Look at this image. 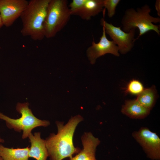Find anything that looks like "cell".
<instances>
[{"instance_id":"cell-19","label":"cell","mask_w":160,"mask_h":160,"mask_svg":"<svg viewBox=\"0 0 160 160\" xmlns=\"http://www.w3.org/2000/svg\"><path fill=\"white\" fill-rule=\"evenodd\" d=\"M155 7L159 17H160V0H156L155 3Z\"/></svg>"},{"instance_id":"cell-15","label":"cell","mask_w":160,"mask_h":160,"mask_svg":"<svg viewBox=\"0 0 160 160\" xmlns=\"http://www.w3.org/2000/svg\"><path fill=\"white\" fill-rule=\"evenodd\" d=\"M157 92L154 86L144 89L137 96L136 100L143 106L151 110L154 106Z\"/></svg>"},{"instance_id":"cell-3","label":"cell","mask_w":160,"mask_h":160,"mask_svg":"<svg viewBox=\"0 0 160 160\" xmlns=\"http://www.w3.org/2000/svg\"><path fill=\"white\" fill-rule=\"evenodd\" d=\"M151 9L147 4L137 8L136 10L132 8L126 9L121 21L122 30L128 33L132 29L138 28L139 34L135 39L136 40L151 31H155L159 36L160 25H155L153 23H159L160 18L151 16Z\"/></svg>"},{"instance_id":"cell-9","label":"cell","mask_w":160,"mask_h":160,"mask_svg":"<svg viewBox=\"0 0 160 160\" xmlns=\"http://www.w3.org/2000/svg\"><path fill=\"white\" fill-rule=\"evenodd\" d=\"M103 29L102 34L98 42L96 43L93 40L86 50L87 57L92 64H94L98 58L106 54H111L117 57L120 55L118 46L112 40L107 39L103 27Z\"/></svg>"},{"instance_id":"cell-2","label":"cell","mask_w":160,"mask_h":160,"mask_svg":"<svg viewBox=\"0 0 160 160\" xmlns=\"http://www.w3.org/2000/svg\"><path fill=\"white\" fill-rule=\"evenodd\" d=\"M50 0H31L20 17L22 27L20 33L35 41L45 37L44 24L47 8Z\"/></svg>"},{"instance_id":"cell-12","label":"cell","mask_w":160,"mask_h":160,"mask_svg":"<svg viewBox=\"0 0 160 160\" xmlns=\"http://www.w3.org/2000/svg\"><path fill=\"white\" fill-rule=\"evenodd\" d=\"M104 7L103 0H87L81 7L71 11V15L80 17L86 20L98 15L103 11Z\"/></svg>"},{"instance_id":"cell-16","label":"cell","mask_w":160,"mask_h":160,"mask_svg":"<svg viewBox=\"0 0 160 160\" xmlns=\"http://www.w3.org/2000/svg\"><path fill=\"white\" fill-rule=\"evenodd\" d=\"M144 89L141 82L136 79H132L128 83L125 90L126 93L137 96Z\"/></svg>"},{"instance_id":"cell-17","label":"cell","mask_w":160,"mask_h":160,"mask_svg":"<svg viewBox=\"0 0 160 160\" xmlns=\"http://www.w3.org/2000/svg\"><path fill=\"white\" fill-rule=\"evenodd\" d=\"M120 1V0H103L104 7L107 9L109 18L114 15L116 7Z\"/></svg>"},{"instance_id":"cell-18","label":"cell","mask_w":160,"mask_h":160,"mask_svg":"<svg viewBox=\"0 0 160 160\" xmlns=\"http://www.w3.org/2000/svg\"><path fill=\"white\" fill-rule=\"evenodd\" d=\"M87 0H73L68 6L71 11L77 10L83 6Z\"/></svg>"},{"instance_id":"cell-13","label":"cell","mask_w":160,"mask_h":160,"mask_svg":"<svg viewBox=\"0 0 160 160\" xmlns=\"http://www.w3.org/2000/svg\"><path fill=\"white\" fill-rule=\"evenodd\" d=\"M150 111L141 105L136 99L126 100L121 110L123 114L135 119L145 118L149 114Z\"/></svg>"},{"instance_id":"cell-20","label":"cell","mask_w":160,"mask_h":160,"mask_svg":"<svg viewBox=\"0 0 160 160\" xmlns=\"http://www.w3.org/2000/svg\"><path fill=\"white\" fill-rule=\"evenodd\" d=\"M4 25L0 14V29Z\"/></svg>"},{"instance_id":"cell-21","label":"cell","mask_w":160,"mask_h":160,"mask_svg":"<svg viewBox=\"0 0 160 160\" xmlns=\"http://www.w3.org/2000/svg\"><path fill=\"white\" fill-rule=\"evenodd\" d=\"M4 142V140L0 137V144L3 143ZM0 160H3L0 157Z\"/></svg>"},{"instance_id":"cell-8","label":"cell","mask_w":160,"mask_h":160,"mask_svg":"<svg viewBox=\"0 0 160 160\" xmlns=\"http://www.w3.org/2000/svg\"><path fill=\"white\" fill-rule=\"evenodd\" d=\"M28 3L26 0H0V14L4 25L11 26L20 17Z\"/></svg>"},{"instance_id":"cell-14","label":"cell","mask_w":160,"mask_h":160,"mask_svg":"<svg viewBox=\"0 0 160 160\" xmlns=\"http://www.w3.org/2000/svg\"><path fill=\"white\" fill-rule=\"evenodd\" d=\"M29 148H9L0 144V157L3 160H29Z\"/></svg>"},{"instance_id":"cell-7","label":"cell","mask_w":160,"mask_h":160,"mask_svg":"<svg viewBox=\"0 0 160 160\" xmlns=\"http://www.w3.org/2000/svg\"><path fill=\"white\" fill-rule=\"evenodd\" d=\"M133 137L142 147L147 156L153 160L160 159V138L156 133L142 127L132 134Z\"/></svg>"},{"instance_id":"cell-4","label":"cell","mask_w":160,"mask_h":160,"mask_svg":"<svg viewBox=\"0 0 160 160\" xmlns=\"http://www.w3.org/2000/svg\"><path fill=\"white\" fill-rule=\"evenodd\" d=\"M66 0H50L44 23L45 37H54L66 25L71 15Z\"/></svg>"},{"instance_id":"cell-11","label":"cell","mask_w":160,"mask_h":160,"mask_svg":"<svg viewBox=\"0 0 160 160\" xmlns=\"http://www.w3.org/2000/svg\"><path fill=\"white\" fill-rule=\"evenodd\" d=\"M28 138L31 143L28 153L29 157L33 158L36 160H47L49 156L46 145L45 140L41 137V133H32Z\"/></svg>"},{"instance_id":"cell-1","label":"cell","mask_w":160,"mask_h":160,"mask_svg":"<svg viewBox=\"0 0 160 160\" xmlns=\"http://www.w3.org/2000/svg\"><path fill=\"white\" fill-rule=\"evenodd\" d=\"M83 119L78 115L71 117L65 125L63 122L56 121L57 134L51 133L45 140L50 160H62L68 157L71 159L80 151L74 146L73 138L76 127Z\"/></svg>"},{"instance_id":"cell-5","label":"cell","mask_w":160,"mask_h":160,"mask_svg":"<svg viewBox=\"0 0 160 160\" xmlns=\"http://www.w3.org/2000/svg\"><path fill=\"white\" fill-rule=\"evenodd\" d=\"M28 103H18L16 110L21 114L17 119L10 118L0 112V119L5 121L7 126L10 129L20 132H23L22 137H28L34 128L38 127H47L50 124L47 120H41L36 117L29 108Z\"/></svg>"},{"instance_id":"cell-6","label":"cell","mask_w":160,"mask_h":160,"mask_svg":"<svg viewBox=\"0 0 160 160\" xmlns=\"http://www.w3.org/2000/svg\"><path fill=\"white\" fill-rule=\"evenodd\" d=\"M101 25L104 28L106 33L108 34L118 46L119 52L125 54L130 51L133 48L136 41L135 38V29L131 30L126 33L122 30L120 27L113 25L102 18Z\"/></svg>"},{"instance_id":"cell-10","label":"cell","mask_w":160,"mask_h":160,"mask_svg":"<svg viewBox=\"0 0 160 160\" xmlns=\"http://www.w3.org/2000/svg\"><path fill=\"white\" fill-rule=\"evenodd\" d=\"M83 148L70 160H96L95 152L100 141L90 132H85L81 137Z\"/></svg>"}]
</instances>
